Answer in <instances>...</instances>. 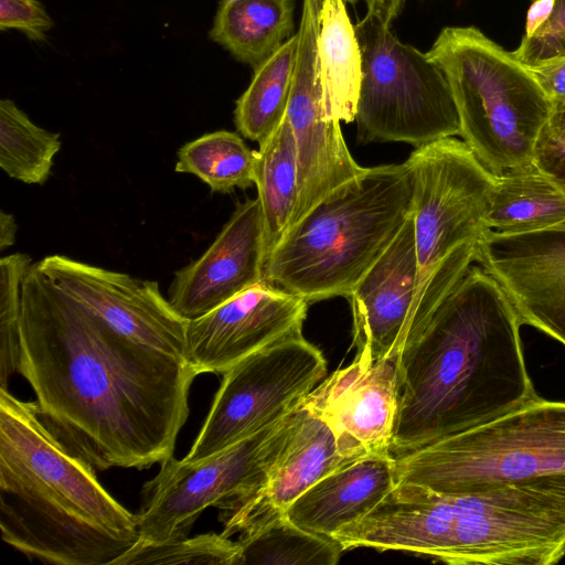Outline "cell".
Instances as JSON below:
<instances>
[{
    "label": "cell",
    "instance_id": "1",
    "mask_svg": "<svg viewBox=\"0 0 565 565\" xmlns=\"http://www.w3.org/2000/svg\"><path fill=\"white\" fill-rule=\"evenodd\" d=\"M18 373L49 433L97 471L146 469L173 457L198 376L186 360L85 311L36 263L22 281Z\"/></svg>",
    "mask_w": 565,
    "mask_h": 565
},
{
    "label": "cell",
    "instance_id": "2",
    "mask_svg": "<svg viewBox=\"0 0 565 565\" xmlns=\"http://www.w3.org/2000/svg\"><path fill=\"white\" fill-rule=\"evenodd\" d=\"M522 321L508 294L472 265L398 347L391 454L484 425L540 396L527 373Z\"/></svg>",
    "mask_w": 565,
    "mask_h": 565
},
{
    "label": "cell",
    "instance_id": "3",
    "mask_svg": "<svg viewBox=\"0 0 565 565\" xmlns=\"http://www.w3.org/2000/svg\"><path fill=\"white\" fill-rule=\"evenodd\" d=\"M0 529L30 559L114 565L139 540L136 514L97 480L95 469L42 424L35 402L0 388Z\"/></svg>",
    "mask_w": 565,
    "mask_h": 565
},
{
    "label": "cell",
    "instance_id": "4",
    "mask_svg": "<svg viewBox=\"0 0 565 565\" xmlns=\"http://www.w3.org/2000/svg\"><path fill=\"white\" fill-rule=\"evenodd\" d=\"M363 546L456 565H552L565 556V475L472 493L397 482L359 522Z\"/></svg>",
    "mask_w": 565,
    "mask_h": 565
},
{
    "label": "cell",
    "instance_id": "5",
    "mask_svg": "<svg viewBox=\"0 0 565 565\" xmlns=\"http://www.w3.org/2000/svg\"><path fill=\"white\" fill-rule=\"evenodd\" d=\"M413 212L406 162L364 170L297 221L264 264V280L308 302L350 297Z\"/></svg>",
    "mask_w": 565,
    "mask_h": 565
},
{
    "label": "cell",
    "instance_id": "6",
    "mask_svg": "<svg viewBox=\"0 0 565 565\" xmlns=\"http://www.w3.org/2000/svg\"><path fill=\"white\" fill-rule=\"evenodd\" d=\"M444 73L460 137L497 180L534 166L553 103L530 68L475 26H447L427 52Z\"/></svg>",
    "mask_w": 565,
    "mask_h": 565
},
{
    "label": "cell",
    "instance_id": "7",
    "mask_svg": "<svg viewBox=\"0 0 565 565\" xmlns=\"http://www.w3.org/2000/svg\"><path fill=\"white\" fill-rule=\"evenodd\" d=\"M405 162L413 184L417 277L404 333L426 319L476 262L498 183L456 137L415 148Z\"/></svg>",
    "mask_w": 565,
    "mask_h": 565
},
{
    "label": "cell",
    "instance_id": "8",
    "mask_svg": "<svg viewBox=\"0 0 565 565\" xmlns=\"http://www.w3.org/2000/svg\"><path fill=\"white\" fill-rule=\"evenodd\" d=\"M397 482L472 493L565 475V402L541 397L484 425L394 457Z\"/></svg>",
    "mask_w": 565,
    "mask_h": 565
},
{
    "label": "cell",
    "instance_id": "9",
    "mask_svg": "<svg viewBox=\"0 0 565 565\" xmlns=\"http://www.w3.org/2000/svg\"><path fill=\"white\" fill-rule=\"evenodd\" d=\"M363 58L356 106L358 141L418 148L460 136L449 84L427 53L401 42L375 15L355 24Z\"/></svg>",
    "mask_w": 565,
    "mask_h": 565
},
{
    "label": "cell",
    "instance_id": "10",
    "mask_svg": "<svg viewBox=\"0 0 565 565\" xmlns=\"http://www.w3.org/2000/svg\"><path fill=\"white\" fill-rule=\"evenodd\" d=\"M296 409L198 463L173 457L160 463V471L141 490L136 514L138 541L163 543L186 537L206 508L221 510L254 490L290 436Z\"/></svg>",
    "mask_w": 565,
    "mask_h": 565
},
{
    "label": "cell",
    "instance_id": "11",
    "mask_svg": "<svg viewBox=\"0 0 565 565\" xmlns=\"http://www.w3.org/2000/svg\"><path fill=\"white\" fill-rule=\"evenodd\" d=\"M322 352L302 333L278 340L223 374L207 416L186 456L198 463L286 417L324 379Z\"/></svg>",
    "mask_w": 565,
    "mask_h": 565
},
{
    "label": "cell",
    "instance_id": "12",
    "mask_svg": "<svg viewBox=\"0 0 565 565\" xmlns=\"http://www.w3.org/2000/svg\"><path fill=\"white\" fill-rule=\"evenodd\" d=\"M53 287L117 333L185 359L188 320L156 280L51 255L36 262Z\"/></svg>",
    "mask_w": 565,
    "mask_h": 565
},
{
    "label": "cell",
    "instance_id": "13",
    "mask_svg": "<svg viewBox=\"0 0 565 565\" xmlns=\"http://www.w3.org/2000/svg\"><path fill=\"white\" fill-rule=\"evenodd\" d=\"M318 12L312 0L302 1L298 58L285 114L298 162L299 199L292 225L364 170L352 158L340 121L326 110L317 60Z\"/></svg>",
    "mask_w": 565,
    "mask_h": 565
},
{
    "label": "cell",
    "instance_id": "14",
    "mask_svg": "<svg viewBox=\"0 0 565 565\" xmlns=\"http://www.w3.org/2000/svg\"><path fill=\"white\" fill-rule=\"evenodd\" d=\"M365 455L303 401L290 436L262 482L220 510L222 534L242 535L285 514L319 480Z\"/></svg>",
    "mask_w": 565,
    "mask_h": 565
},
{
    "label": "cell",
    "instance_id": "15",
    "mask_svg": "<svg viewBox=\"0 0 565 565\" xmlns=\"http://www.w3.org/2000/svg\"><path fill=\"white\" fill-rule=\"evenodd\" d=\"M308 301L265 280L188 320L185 359L196 374H224L246 356L302 333Z\"/></svg>",
    "mask_w": 565,
    "mask_h": 565
},
{
    "label": "cell",
    "instance_id": "16",
    "mask_svg": "<svg viewBox=\"0 0 565 565\" xmlns=\"http://www.w3.org/2000/svg\"><path fill=\"white\" fill-rule=\"evenodd\" d=\"M476 262L504 289L523 324L565 345V221L516 234L488 230Z\"/></svg>",
    "mask_w": 565,
    "mask_h": 565
},
{
    "label": "cell",
    "instance_id": "17",
    "mask_svg": "<svg viewBox=\"0 0 565 565\" xmlns=\"http://www.w3.org/2000/svg\"><path fill=\"white\" fill-rule=\"evenodd\" d=\"M264 264L260 204L249 199L198 259L174 273L169 302L184 319L199 318L264 280Z\"/></svg>",
    "mask_w": 565,
    "mask_h": 565
},
{
    "label": "cell",
    "instance_id": "18",
    "mask_svg": "<svg viewBox=\"0 0 565 565\" xmlns=\"http://www.w3.org/2000/svg\"><path fill=\"white\" fill-rule=\"evenodd\" d=\"M397 354L377 361L355 355L305 399L364 454H391L398 407Z\"/></svg>",
    "mask_w": 565,
    "mask_h": 565
},
{
    "label": "cell",
    "instance_id": "19",
    "mask_svg": "<svg viewBox=\"0 0 565 565\" xmlns=\"http://www.w3.org/2000/svg\"><path fill=\"white\" fill-rule=\"evenodd\" d=\"M417 277L413 212L350 295L356 355L372 361L398 352Z\"/></svg>",
    "mask_w": 565,
    "mask_h": 565
},
{
    "label": "cell",
    "instance_id": "20",
    "mask_svg": "<svg viewBox=\"0 0 565 565\" xmlns=\"http://www.w3.org/2000/svg\"><path fill=\"white\" fill-rule=\"evenodd\" d=\"M395 486L394 457L367 454L319 480L285 514L301 529L331 537L370 513Z\"/></svg>",
    "mask_w": 565,
    "mask_h": 565
},
{
    "label": "cell",
    "instance_id": "21",
    "mask_svg": "<svg viewBox=\"0 0 565 565\" xmlns=\"http://www.w3.org/2000/svg\"><path fill=\"white\" fill-rule=\"evenodd\" d=\"M317 60L328 115L355 120L363 58L355 25L343 0H323L318 12Z\"/></svg>",
    "mask_w": 565,
    "mask_h": 565
},
{
    "label": "cell",
    "instance_id": "22",
    "mask_svg": "<svg viewBox=\"0 0 565 565\" xmlns=\"http://www.w3.org/2000/svg\"><path fill=\"white\" fill-rule=\"evenodd\" d=\"M295 0H222L209 38L254 68L295 35Z\"/></svg>",
    "mask_w": 565,
    "mask_h": 565
},
{
    "label": "cell",
    "instance_id": "23",
    "mask_svg": "<svg viewBox=\"0 0 565 565\" xmlns=\"http://www.w3.org/2000/svg\"><path fill=\"white\" fill-rule=\"evenodd\" d=\"M255 185L264 222L265 262L290 230L299 199L296 145L284 117L256 151Z\"/></svg>",
    "mask_w": 565,
    "mask_h": 565
},
{
    "label": "cell",
    "instance_id": "24",
    "mask_svg": "<svg viewBox=\"0 0 565 565\" xmlns=\"http://www.w3.org/2000/svg\"><path fill=\"white\" fill-rule=\"evenodd\" d=\"M565 221V193L534 166L498 180L487 216L489 231L516 234Z\"/></svg>",
    "mask_w": 565,
    "mask_h": 565
},
{
    "label": "cell",
    "instance_id": "25",
    "mask_svg": "<svg viewBox=\"0 0 565 565\" xmlns=\"http://www.w3.org/2000/svg\"><path fill=\"white\" fill-rule=\"evenodd\" d=\"M298 43L296 32L257 65L248 87L236 100L235 126L243 137L258 145L277 129L285 117L296 72Z\"/></svg>",
    "mask_w": 565,
    "mask_h": 565
},
{
    "label": "cell",
    "instance_id": "26",
    "mask_svg": "<svg viewBox=\"0 0 565 565\" xmlns=\"http://www.w3.org/2000/svg\"><path fill=\"white\" fill-rule=\"evenodd\" d=\"M175 171L196 175L212 192L231 193L255 184L256 151L233 131L217 130L183 145Z\"/></svg>",
    "mask_w": 565,
    "mask_h": 565
},
{
    "label": "cell",
    "instance_id": "27",
    "mask_svg": "<svg viewBox=\"0 0 565 565\" xmlns=\"http://www.w3.org/2000/svg\"><path fill=\"white\" fill-rule=\"evenodd\" d=\"M242 565H334L343 547L332 537L301 529L286 514L239 535Z\"/></svg>",
    "mask_w": 565,
    "mask_h": 565
},
{
    "label": "cell",
    "instance_id": "28",
    "mask_svg": "<svg viewBox=\"0 0 565 565\" xmlns=\"http://www.w3.org/2000/svg\"><path fill=\"white\" fill-rule=\"evenodd\" d=\"M61 146L58 132L35 125L13 100H0V167L10 178L44 184Z\"/></svg>",
    "mask_w": 565,
    "mask_h": 565
},
{
    "label": "cell",
    "instance_id": "29",
    "mask_svg": "<svg viewBox=\"0 0 565 565\" xmlns=\"http://www.w3.org/2000/svg\"><path fill=\"white\" fill-rule=\"evenodd\" d=\"M242 565V547L222 533L209 532L163 543L137 541L114 565Z\"/></svg>",
    "mask_w": 565,
    "mask_h": 565
},
{
    "label": "cell",
    "instance_id": "30",
    "mask_svg": "<svg viewBox=\"0 0 565 565\" xmlns=\"http://www.w3.org/2000/svg\"><path fill=\"white\" fill-rule=\"evenodd\" d=\"M32 264L24 253L0 259V388L4 390L19 370L21 288Z\"/></svg>",
    "mask_w": 565,
    "mask_h": 565
},
{
    "label": "cell",
    "instance_id": "31",
    "mask_svg": "<svg viewBox=\"0 0 565 565\" xmlns=\"http://www.w3.org/2000/svg\"><path fill=\"white\" fill-rule=\"evenodd\" d=\"M532 67L565 57V0H531L525 31L512 52Z\"/></svg>",
    "mask_w": 565,
    "mask_h": 565
},
{
    "label": "cell",
    "instance_id": "32",
    "mask_svg": "<svg viewBox=\"0 0 565 565\" xmlns=\"http://www.w3.org/2000/svg\"><path fill=\"white\" fill-rule=\"evenodd\" d=\"M534 164L565 193V106L553 104L535 147Z\"/></svg>",
    "mask_w": 565,
    "mask_h": 565
},
{
    "label": "cell",
    "instance_id": "33",
    "mask_svg": "<svg viewBox=\"0 0 565 565\" xmlns=\"http://www.w3.org/2000/svg\"><path fill=\"white\" fill-rule=\"evenodd\" d=\"M54 22L39 0H0V30H17L42 42Z\"/></svg>",
    "mask_w": 565,
    "mask_h": 565
},
{
    "label": "cell",
    "instance_id": "34",
    "mask_svg": "<svg viewBox=\"0 0 565 565\" xmlns=\"http://www.w3.org/2000/svg\"><path fill=\"white\" fill-rule=\"evenodd\" d=\"M529 68L551 102L565 106V57Z\"/></svg>",
    "mask_w": 565,
    "mask_h": 565
},
{
    "label": "cell",
    "instance_id": "35",
    "mask_svg": "<svg viewBox=\"0 0 565 565\" xmlns=\"http://www.w3.org/2000/svg\"><path fill=\"white\" fill-rule=\"evenodd\" d=\"M406 0H365L367 13L390 25L399 15Z\"/></svg>",
    "mask_w": 565,
    "mask_h": 565
},
{
    "label": "cell",
    "instance_id": "36",
    "mask_svg": "<svg viewBox=\"0 0 565 565\" xmlns=\"http://www.w3.org/2000/svg\"><path fill=\"white\" fill-rule=\"evenodd\" d=\"M18 231L17 222L12 214L0 212V250L12 246L15 242Z\"/></svg>",
    "mask_w": 565,
    "mask_h": 565
},
{
    "label": "cell",
    "instance_id": "37",
    "mask_svg": "<svg viewBox=\"0 0 565 565\" xmlns=\"http://www.w3.org/2000/svg\"><path fill=\"white\" fill-rule=\"evenodd\" d=\"M312 1L317 6L318 10H320L323 0H312ZM343 1L345 2V4H355L358 0H343Z\"/></svg>",
    "mask_w": 565,
    "mask_h": 565
}]
</instances>
